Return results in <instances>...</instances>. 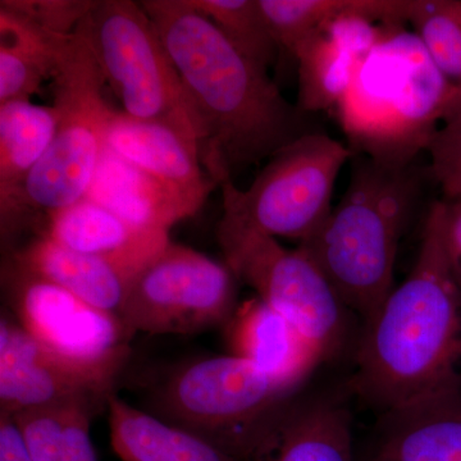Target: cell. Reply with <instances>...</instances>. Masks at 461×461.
<instances>
[{
  "label": "cell",
  "instance_id": "ac0fdd59",
  "mask_svg": "<svg viewBox=\"0 0 461 461\" xmlns=\"http://www.w3.org/2000/svg\"><path fill=\"white\" fill-rule=\"evenodd\" d=\"M373 461H461V390L387 411Z\"/></svg>",
  "mask_w": 461,
  "mask_h": 461
},
{
  "label": "cell",
  "instance_id": "7a4b0ae2",
  "mask_svg": "<svg viewBox=\"0 0 461 461\" xmlns=\"http://www.w3.org/2000/svg\"><path fill=\"white\" fill-rule=\"evenodd\" d=\"M447 218L448 204L430 206L411 275L364 323L351 388L379 411L461 390V268Z\"/></svg>",
  "mask_w": 461,
  "mask_h": 461
},
{
  "label": "cell",
  "instance_id": "f1b7e54d",
  "mask_svg": "<svg viewBox=\"0 0 461 461\" xmlns=\"http://www.w3.org/2000/svg\"><path fill=\"white\" fill-rule=\"evenodd\" d=\"M98 402H67L62 417V447L66 461H98L90 436V420Z\"/></svg>",
  "mask_w": 461,
  "mask_h": 461
},
{
  "label": "cell",
  "instance_id": "f546056e",
  "mask_svg": "<svg viewBox=\"0 0 461 461\" xmlns=\"http://www.w3.org/2000/svg\"><path fill=\"white\" fill-rule=\"evenodd\" d=\"M0 461H32L12 415L0 412Z\"/></svg>",
  "mask_w": 461,
  "mask_h": 461
},
{
  "label": "cell",
  "instance_id": "7402d4cb",
  "mask_svg": "<svg viewBox=\"0 0 461 461\" xmlns=\"http://www.w3.org/2000/svg\"><path fill=\"white\" fill-rule=\"evenodd\" d=\"M60 114L56 104H33L32 100L0 104V206L12 202L47 153Z\"/></svg>",
  "mask_w": 461,
  "mask_h": 461
},
{
  "label": "cell",
  "instance_id": "7c38bea8",
  "mask_svg": "<svg viewBox=\"0 0 461 461\" xmlns=\"http://www.w3.org/2000/svg\"><path fill=\"white\" fill-rule=\"evenodd\" d=\"M408 0H351L297 50L299 98L306 114L336 108L355 68L390 26L406 25Z\"/></svg>",
  "mask_w": 461,
  "mask_h": 461
},
{
  "label": "cell",
  "instance_id": "9a60e30c",
  "mask_svg": "<svg viewBox=\"0 0 461 461\" xmlns=\"http://www.w3.org/2000/svg\"><path fill=\"white\" fill-rule=\"evenodd\" d=\"M227 324L232 355L288 387L302 386L326 359L293 321L259 297L238 306Z\"/></svg>",
  "mask_w": 461,
  "mask_h": 461
},
{
  "label": "cell",
  "instance_id": "277c9868",
  "mask_svg": "<svg viewBox=\"0 0 461 461\" xmlns=\"http://www.w3.org/2000/svg\"><path fill=\"white\" fill-rule=\"evenodd\" d=\"M344 196L304 249L346 308L371 320L393 290L397 248L420 200L414 165H384L353 157Z\"/></svg>",
  "mask_w": 461,
  "mask_h": 461
},
{
  "label": "cell",
  "instance_id": "2e32d148",
  "mask_svg": "<svg viewBox=\"0 0 461 461\" xmlns=\"http://www.w3.org/2000/svg\"><path fill=\"white\" fill-rule=\"evenodd\" d=\"M41 233L60 247L107 260L135 276L171 242L169 233L139 229L85 198L48 215Z\"/></svg>",
  "mask_w": 461,
  "mask_h": 461
},
{
  "label": "cell",
  "instance_id": "6da1fadb",
  "mask_svg": "<svg viewBox=\"0 0 461 461\" xmlns=\"http://www.w3.org/2000/svg\"><path fill=\"white\" fill-rule=\"evenodd\" d=\"M178 75L199 135L202 165L220 186L249 166L314 132L263 68L189 0H144Z\"/></svg>",
  "mask_w": 461,
  "mask_h": 461
},
{
  "label": "cell",
  "instance_id": "30bf717a",
  "mask_svg": "<svg viewBox=\"0 0 461 461\" xmlns=\"http://www.w3.org/2000/svg\"><path fill=\"white\" fill-rule=\"evenodd\" d=\"M3 282L27 333L65 362L114 384L133 333L120 315L87 304L11 258Z\"/></svg>",
  "mask_w": 461,
  "mask_h": 461
},
{
  "label": "cell",
  "instance_id": "44dd1931",
  "mask_svg": "<svg viewBox=\"0 0 461 461\" xmlns=\"http://www.w3.org/2000/svg\"><path fill=\"white\" fill-rule=\"evenodd\" d=\"M351 417L330 400L291 406L254 461H351Z\"/></svg>",
  "mask_w": 461,
  "mask_h": 461
},
{
  "label": "cell",
  "instance_id": "484cf974",
  "mask_svg": "<svg viewBox=\"0 0 461 461\" xmlns=\"http://www.w3.org/2000/svg\"><path fill=\"white\" fill-rule=\"evenodd\" d=\"M429 175L448 199H461V107L430 139Z\"/></svg>",
  "mask_w": 461,
  "mask_h": 461
},
{
  "label": "cell",
  "instance_id": "83f0119b",
  "mask_svg": "<svg viewBox=\"0 0 461 461\" xmlns=\"http://www.w3.org/2000/svg\"><path fill=\"white\" fill-rule=\"evenodd\" d=\"M96 0H2L0 7L16 12L41 29L74 35Z\"/></svg>",
  "mask_w": 461,
  "mask_h": 461
},
{
  "label": "cell",
  "instance_id": "e0dca14e",
  "mask_svg": "<svg viewBox=\"0 0 461 461\" xmlns=\"http://www.w3.org/2000/svg\"><path fill=\"white\" fill-rule=\"evenodd\" d=\"M85 199L102 205L139 229L169 233L203 204L157 180L104 147Z\"/></svg>",
  "mask_w": 461,
  "mask_h": 461
},
{
  "label": "cell",
  "instance_id": "8992f818",
  "mask_svg": "<svg viewBox=\"0 0 461 461\" xmlns=\"http://www.w3.org/2000/svg\"><path fill=\"white\" fill-rule=\"evenodd\" d=\"M53 84L54 104L62 112L56 136L17 195L0 206L3 235L36 215L45 220L83 200L104 150L105 127L114 109L103 96L104 76L77 33Z\"/></svg>",
  "mask_w": 461,
  "mask_h": 461
},
{
  "label": "cell",
  "instance_id": "ba28073f",
  "mask_svg": "<svg viewBox=\"0 0 461 461\" xmlns=\"http://www.w3.org/2000/svg\"><path fill=\"white\" fill-rule=\"evenodd\" d=\"M75 33L90 48L124 113L168 124L199 144L180 75L141 3L98 0Z\"/></svg>",
  "mask_w": 461,
  "mask_h": 461
},
{
  "label": "cell",
  "instance_id": "52a82bcc",
  "mask_svg": "<svg viewBox=\"0 0 461 461\" xmlns=\"http://www.w3.org/2000/svg\"><path fill=\"white\" fill-rule=\"evenodd\" d=\"M297 388L236 355L206 357L176 372L157 396L162 420L195 433L236 461H254Z\"/></svg>",
  "mask_w": 461,
  "mask_h": 461
},
{
  "label": "cell",
  "instance_id": "5bb4252c",
  "mask_svg": "<svg viewBox=\"0 0 461 461\" xmlns=\"http://www.w3.org/2000/svg\"><path fill=\"white\" fill-rule=\"evenodd\" d=\"M105 147L204 205L218 185L200 159L199 144L187 133L168 124L135 120L113 111L104 133Z\"/></svg>",
  "mask_w": 461,
  "mask_h": 461
},
{
  "label": "cell",
  "instance_id": "1f68e13d",
  "mask_svg": "<svg viewBox=\"0 0 461 461\" xmlns=\"http://www.w3.org/2000/svg\"><path fill=\"white\" fill-rule=\"evenodd\" d=\"M461 200V199H460Z\"/></svg>",
  "mask_w": 461,
  "mask_h": 461
},
{
  "label": "cell",
  "instance_id": "5b68a950",
  "mask_svg": "<svg viewBox=\"0 0 461 461\" xmlns=\"http://www.w3.org/2000/svg\"><path fill=\"white\" fill-rule=\"evenodd\" d=\"M353 157L341 141L314 131L273 154L248 189L223 181V253L249 238L311 239L329 218L336 180Z\"/></svg>",
  "mask_w": 461,
  "mask_h": 461
},
{
  "label": "cell",
  "instance_id": "4dcf8cb0",
  "mask_svg": "<svg viewBox=\"0 0 461 461\" xmlns=\"http://www.w3.org/2000/svg\"><path fill=\"white\" fill-rule=\"evenodd\" d=\"M447 240L455 262L461 268V202L448 204Z\"/></svg>",
  "mask_w": 461,
  "mask_h": 461
},
{
  "label": "cell",
  "instance_id": "cb8c5ba5",
  "mask_svg": "<svg viewBox=\"0 0 461 461\" xmlns=\"http://www.w3.org/2000/svg\"><path fill=\"white\" fill-rule=\"evenodd\" d=\"M406 23L423 42L437 68L461 85V2L409 0Z\"/></svg>",
  "mask_w": 461,
  "mask_h": 461
},
{
  "label": "cell",
  "instance_id": "8fae6325",
  "mask_svg": "<svg viewBox=\"0 0 461 461\" xmlns=\"http://www.w3.org/2000/svg\"><path fill=\"white\" fill-rule=\"evenodd\" d=\"M236 277L302 330L324 357L335 355L348 333V308L304 249L277 239L249 238L223 253Z\"/></svg>",
  "mask_w": 461,
  "mask_h": 461
},
{
  "label": "cell",
  "instance_id": "d4e9b609",
  "mask_svg": "<svg viewBox=\"0 0 461 461\" xmlns=\"http://www.w3.org/2000/svg\"><path fill=\"white\" fill-rule=\"evenodd\" d=\"M351 0H259L260 9L281 50H297L330 20L344 14Z\"/></svg>",
  "mask_w": 461,
  "mask_h": 461
},
{
  "label": "cell",
  "instance_id": "9c48e42d",
  "mask_svg": "<svg viewBox=\"0 0 461 461\" xmlns=\"http://www.w3.org/2000/svg\"><path fill=\"white\" fill-rule=\"evenodd\" d=\"M236 278L227 264L171 241L136 276L118 315L132 332H203L235 313Z\"/></svg>",
  "mask_w": 461,
  "mask_h": 461
},
{
  "label": "cell",
  "instance_id": "ffe728a7",
  "mask_svg": "<svg viewBox=\"0 0 461 461\" xmlns=\"http://www.w3.org/2000/svg\"><path fill=\"white\" fill-rule=\"evenodd\" d=\"M107 408L112 446L123 461H236L208 439L133 408L114 393Z\"/></svg>",
  "mask_w": 461,
  "mask_h": 461
},
{
  "label": "cell",
  "instance_id": "4fadbf2b",
  "mask_svg": "<svg viewBox=\"0 0 461 461\" xmlns=\"http://www.w3.org/2000/svg\"><path fill=\"white\" fill-rule=\"evenodd\" d=\"M113 384L65 362L21 324L2 318L0 412L16 415L76 400L107 405Z\"/></svg>",
  "mask_w": 461,
  "mask_h": 461
},
{
  "label": "cell",
  "instance_id": "4316f807",
  "mask_svg": "<svg viewBox=\"0 0 461 461\" xmlns=\"http://www.w3.org/2000/svg\"><path fill=\"white\" fill-rule=\"evenodd\" d=\"M66 403L12 415L32 461H66L62 447V417Z\"/></svg>",
  "mask_w": 461,
  "mask_h": 461
},
{
  "label": "cell",
  "instance_id": "603a6c76",
  "mask_svg": "<svg viewBox=\"0 0 461 461\" xmlns=\"http://www.w3.org/2000/svg\"><path fill=\"white\" fill-rule=\"evenodd\" d=\"M227 41L249 59L268 69L281 47L269 29L259 0H189Z\"/></svg>",
  "mask_w": 461,
  "mask_h": 461
},
{
  "label": "cell",
  "instance_id": "d6986e66",
  "mask_svg": "<svg viewBox=\"0 0 461 461\" xmlns=\"http://www.w3.org/2000/svg\"><path fill=\"white\" fill-rule=\"evenodd\" d=\"M11 259L87 304L115 314L136 278L107 260L60 247L42 233L14 251Z\"/></svg>",
  "mask_w": 461,
  "mask_h": 461
},
{
  "label": "cell",
  "instance_id": "3957f363",
  "mask_svg": "<svg viewBox=\"0 0 461 461\" xmlns=\"http://www.w3.org/2000/svg\"><path fill=\"white\" fill-rule=\"evenodd\" d=\"M460 107L461 85L437 68L417 33L395 25L360 60L335 109L354 156L405 167Z\"/></svg>",
  "mask_w": 461,
  "mask_h": 461
}]
</instances>
